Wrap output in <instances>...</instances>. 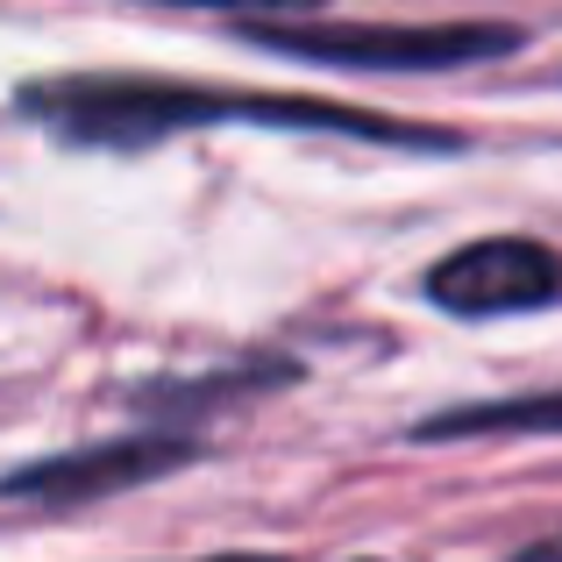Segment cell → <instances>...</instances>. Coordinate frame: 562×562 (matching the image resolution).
I'll return each instance as SVG.
<instances>
[{
	"label": "cell",
	"instance_id": "1",
	"mask_svg": "<svg viewBox=\"0 0 562 562\" xmlns=\"http://www.w3.org/2000/svg\"><path fill=\"white\" fill-rule=\"evenodd\" d=\"M22 114L50 122L71 143L143 150L171 128H214V122H263V128H342L371 143H449L427 128H398L378 114H342L328 100H285V93H228V86H179V79H43L22 86Z\"/></svg>",
	"mask_w": 562,
	"mask_h": 562
},
{
	"label": "cell",
	"instance_id": "6",
	"mask_svg": "<svg viewBox=\"0 0 562 562\" xmlns=\"http://www.w3.org/2000/svg\"><path fill=\"white\" fill-rule=\"evenodd\" d=\"M179 8H306V0H179Z\"/></svg>",
	"mask_w": 562,
	"mask_h": 562
},
{
	"label": "cell",
	"instance_id": "7",
	"mask_svg": "<svg viewBox=\"0 0 562 562\" xmlns=\"http://www.w3.org/2000/svg\"><path fill=\"white\" fill-rule=\"evenodd\" d=\"M520 562H562V535H549V541H535Z\"/></svg>",
	"mask_w": 562,
	"mask_h": 562
},
{
	"label": "cell",
	"instance_id": "4",
	"mask_svg": "<svg viewBox=\"0 0 562 562\" xmlns=\"http://www.w3.org/2000/svg\"><path fill=\"white\" fill-rule=\"evenodd\" d=\"M192 463L186 435H136V441H100V449H71L50 463H29L14 477H0V498H36V506H93L108 492H128L143 477Z\"/></svg>",
	"mask_w": 562,
	"mask_h": 562
},
{
	"label": "cell",
	"instance_id": "3",
	"mask_svg": "<svg viewBox=\"0 0 562 562\" xmlns=\"http://www.w3.org/2000/svg\"><path fill=\"white\" fill-rule=\"evenodd\" d=\"M427 300L449 314H527V306L562 300V257L527 235H492V243H470L449 263H435Z\"/></svg>",
	"mask_w": 562,
	"mask_h": 562
},
{
	"label": "cell",
	"instance_id": "5",
	"mask_svg": "<svg viewBox=\"0 0 562 562\" xmlns=\"http://www.w3.org/2000/svg\"><path fill=\"white\" fill-rule=\"evenodd\" d=\"M420 435H562V392L541 398H513V406H470V413H441Z\"/></svg>",
	"mask_w": 562,
	"mask_h": 562
},
{
	"label": "cell",
	"instance_id": "2",
	"mask_svg": "<svg viewBox=\"0 0 562 562\" xmlns=\"http://www.w3.org/2000/svg\"><path fill=\"white\" fill-rule=\"evenodd\" d=\"M249 43L285 57H321V65H392V71H435V65H477V57H506L520 29L498 22H449V29H349V22H257Z\"/></svg>",
	"mask_w": 562,
	"mask_h": 562
},
{
	"label": "cell",
	"instance_id": "8",
	"mask_svg": "<svg viewBox=\"0 0 562 562\" xmlns=\"http://www.w3.org/2000/svg\"><path fill=\"white\" fill-rule=\"evenodd\" d=\"M214 562H271V555H214Z\"/></svg>",
	"mask_w": 562,
	"mask_h": 562
}]
</instances>
